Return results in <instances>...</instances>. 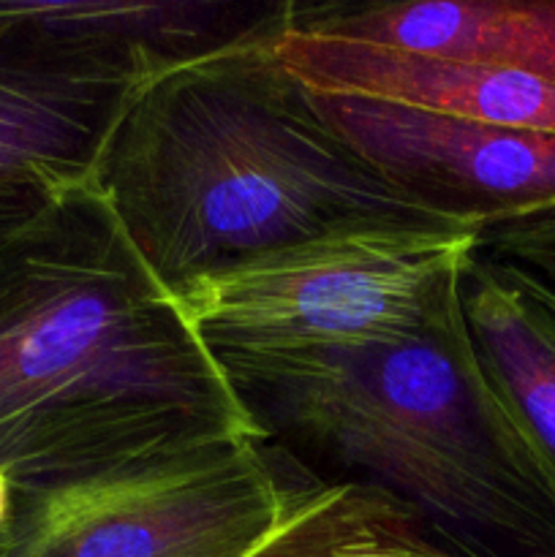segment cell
Segmentation results:
<instances>
[{"mask_svg":"<svg viewBox=\"0 0 555 557\" xmlns=\"http://www.w3.org/2000/svg\"><path fill=\"white\" fill-rule=\"evenodd\" d=\"M212 357L267 449L313 482L384 490L484 557L555 553V495L473 346L460 283L392 341Z\"/></svg>","mask_w":555,"mask_h":557,"instance_id":"obj_3","label":"cell"},{"mask_svg":"<svg viewBox=\"0 0 555 557\" xmlns=\"http://www.w3.org/2000/svg\"><path fill=\"white\" fill-rule=\"evenodd\" d=\"M286 484L264 441H205L14 498L0 557H248Z\"/></svg>","mask_w":555,"mask_h":557,"instance_id":"obj_6","label":"cell"},{"mask_svg":"<svg viewBox=\"0 0 555 557\" xmlns=\"http://www.w3.org/2000/svg\"><path fill=\"white\" fill-rule=\"evenodd\" d=\"M313 92L326 123L390 183L444 221L493 226L555 207V136L370 96Z\"/></svg>","mask_w":555,"mask_h":557,"instance_id":"obj_7","label":"cell"},{"mask_svg":"<svg viewBox=\"0 0 555 557\" xmlns=\"http://www.w3.org/2000/svg\"><path fill=\"white\" fill-rule=\"evenodd\" d=\"M11 517H14V487H11L9 476H5V471L0 468V539L9 531Z\"/></svg>","mask_w":555,"mask_h":557,"instance_id":"obj_14","label":"cell"},{"mask_svg":"<svg viewBox=\"0 0 555 557\" xmlns=\"http://www.w3.org/2000/svg\"><path fill=\"white\" fill-rule=\"evenodd\" d=\"M477 253L555 319V207L482 228Z\"/></svg>","mask_w":555,"mask_h":557,"instance_id":"obj_12","label":"cell"},{"mask_svg":"<svg viewBox=\"0 0 555 557\" xmlns=\"http://www.w3.org/2000/svg\"><path fill=\"white\" fill-rule=\"evenodd\" d=\"M22 16V0H0V33L11 30Z\"/></svg>","mask_w":555,"mask_h":557,"instance_id":"obj_15","label":"cell"},{"mask_svg":"<svg viewBox=\"0 0 555 557\" xmlns=\"http://www.w3.org/2000/svg\"><path fill=\"white\" fill-rule=\"evenodd\" d=\"M460 305L484 370L555 495V319L479 253L460 277Z\"/></svg>","mask_w":555,"mask_h":557,"instance_id":"obj_10","label":"cell"},{"mask_svg":"<svg viewBox=\"0 0 555 557\" xmlns=\"http://www.w3.org/2000/svg\"><path fill=\"white\" fill-rule=\"evenodd\" d=\"M477 239L473 228H343L196 277L174 297L210 354L392 341L460 283Z\"/></svg>","mask_w":555,"mask_h":557,"instance_id":"obj_4","label":"cell"},{"mask_svg":"<svg viewBox=\"0 0 555 557\" xmlns=\"http://www.w3.org/2000/svg\"><path fill=\"white\" fill-rule=\"evenodd\" d=\"M283 25L141 79L98 147L87 183L169 292L343 228H466L390 183L326 123L278 58Z\"/></svg>","mask_w":555,"mask_h":557,"instance_id":"obj_2","label":"cell"},{"mask_svg":"<svg viewBox=\"0 0 555 557\" xmlns=\"http://www.w3.org/2000/svg\"><path fill=\"white\" fill-rule=\"evenodd\" d=\"M47 199L49 196L38 194V190L0 185V234L14 226V223H20L22 218L30 215V212H36Z\"/></svg>","mask_w":555,"mask_h":557,"instance_id":"obj_13","label":"cell"},{"mask_svg":"<svg viewBox=\"0 0 555 557\" xmlns=\"http://www.w3.org/2000/svg\"><path fill=\"white\" fill-rule=\"evenodd\" d=\"M261 433L90 183L0 234V468L14 498Z\"/></svg>","mask_w":555,"mask_h":557,"instance_id":"obj_1","label":"cell"},{"mask_svg":"<svg viewBox=\"0 0 555 557\" xmlns=\"http://www.w3.org/2000/svg\"><path fill=\"white\" fill-rule=\"evenodd\" d=\"M194 38L185 0H22L0 33V185L54 196L87 183L131 90Z\"/></svg>","mask_w":555,"mask_h":557,"instance_id":"obj_5","label":"cell"},{"mask_svg":"<svg viewBox=\"0 0 555 557\" xmlns=\"http://www.w3.org/2000/svg\"><path fill=\"white\" fill-rule=\"evenodd\" d=\"M248 557H484L417 509L354 482H288L272 531ZM555 557V553L533 555Z\"/></svg>","mask_w":555,"mask_h":557,"instance_id":"obj_11","label":"cell"},{"mask_svg":"<svg viewBox=\"0 0 555 557\" xmlns=\"http://www.w3.org/2000/svg\"><path fill=\"white\" fill-rule=\"evenodd\" d=\"M286 27L520 71L555 85V0L288 3Z\"/></svg>","mask_w":555,"mask_h":557,"instance_id":"obj_9","label":"cell"},{"mask_svg":"<svg viewBox=\"0 0 555 557\" xmlns=\"http://www.w3.org/2000/svg\"><path fill=\"white\" fill-rule=\"evenodd\" d=\"M275 52L308 90L384 98L501 128L555 136V85L520 71L310 36L286 25L275 36Z\"/></svg>","mask_w":555,"mask_h":557,"instance_id":"obj_8","label":"cell"}]
</instances>
